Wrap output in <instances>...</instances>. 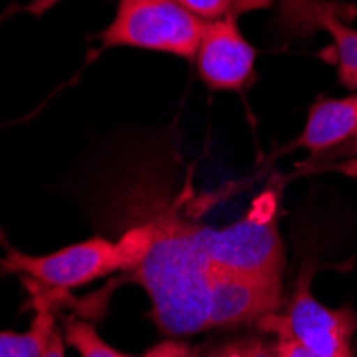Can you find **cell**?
I'll return each mask as SVG.
<instances>
[{
  "label": "cell",
  "mask_w": 357,
  "mask_h": 357,
  "mask_svg": "<svg viewBox=\"0 0 357 357\" xmlns=\"http://www.w3.org/2000/svg\"><path fill=\"white\" fill-rule=\"evenodd\" d=\"M41 357H64V338H62V334L58 330L52 334V338H50V342H47Z\"/></svg>",
  "instance_id": "16"
},
{
  "label": "cell",
  "mask_w": 357,
  "mask_h": 357,
  "mask_svg": "<svg viewBox=\"0 0 357 357\" xmlns=\"http://www.w3.org/2000/svg\"><path fill=\"white\" fill-rule=\"evenodd\" d=\"M280 304V287L210 266L208 328H227L264 319Z\"/></svg>",
  "instance_id": "6"
},
{
  "label": "cell",
  "mask_w": 357,
  "mask_h": 357,
  "mask_svg": "<svg viewBox=\"0 0 357 357\" xmlns=\"http://www.w3.org/2000/svg\"><path fill=\"white\" fill-rule=\"evenodd\" d=\"M0 266L3 272L24 274L47 289H75L124 270L118 244L107 238H90L41 257L7 248V257Z\"/></svg>",
  "instance_id": "4"
},
{
  "label": "cell",
  "mask_w": 357,
  "mask_h": 357,
  "mask_svg": "<svg viewBox=\"0 0 357 357\" xmlns=\"http://www.w3.org/2000/svg\"><path fill=\"white\" fill-rule=\"evenodd\" d=\"M317 22L332 37L340 84L349 90H357V28H349L334 15L323 11H319Z\"/></svg>",
  "instance_id": "10"
},
{
  "label": "cell",
  "mask_w": 357,
  "mask_h": 357,
  "mask_svg": "<svg viewBox=\"0 0 357 357\" xmlns=\"http://www.w3.org/2000/svg\"><path fill=\"white\" fill-rule=\"evenodd\" d=\"M154 222V240L133 278L146 289L158 330L192 336L208 330L210 264L188 236V225L174 218Z\"/></svg>",
  "instance_id": "1"
},
{
  "label": "cell",
  "mask_w": 357,
  "mask_h": 357,
  "mask_svg": "<svg viewBox=\"0 0 357 357\" xmlns=\"http://www.w3.org/2000/svg\"><path fill=\"white\" fill-rule=\"evenodd\" d=\"M62 338L69 347H73L79 353V357H133L109 347L90 323L79 321V319H69L64 323Z\"/></svg>",
  "instance_id": "11"
},
{
  "label": "cell",
  "mask_w": 357,
  "mask_h": 357,
  "mask_svg": "<svg viewBox=\"0 0 357 357\" xmlns=\"http://www.w3.org/2000/svg\"><path fill=\"white\" fill-rule=\"evenodd\" d=\"M255 50L238 28L236 15L208 24L197 50V71L212 90H242L255 71Z\"/></svg>",
  "instance_id": "5"
},
{
  "label": "cell",
  "mask_w": 357,
  "mask_h": 357,
  "mask_svg": "<svg viewBox=\"0 0 357 357\" xmlns=\"http://www.w3.org/2000/svg\"><path fill=\"white\" fill-rule=\"evenodd\" d=\"M278 344H276V357H317L308 347H304L294 334L289 332V328L284 326V321L278 323Z\"/></svg>",
  "instance_id": "14"
},
{
  "label": "cell",
  "mask_w": 357,
  "mask_h": 357,
  "mask_svg": "<svg viewBox=\"0 0 357 357\" xmlns=\"http://www.w3.org/2000/svg\"><path fill=\"white\" fill-rule=\"evenodd\" d=\"M176 3L206 22H214L229 15L238 17L242 9L250 7L246 5V0H176Z\"/></svg>",
  "instance_id": "12"
},
{
  "label": "cell",
  "mask_w": 357,
  "mask_h": 357,
  "mask_svg": "<svg viewBox=\"0 0 357 357\" xmlns=\"http://www.w3.org/2000/svg\"><path fill=\"white\" fill-rule=\"evenodd\" d=\"M188 236L210 266L280 287L284 252L270 216L248 214L220 229L188 225Z\"/></svg>",
  "instance_id": "3"
},
{
  "label": "cell",
  "mask_w": 357,
  "mask_h": 357,
  "mask_svg": "<svg viewBox=\"0 0 357 357\" xmlns=\"http://www.w3.org/2000/svg\"><path fill=\"white\" fill-rule=\"evenodd\" d=\"M142 357H199V353L192 347L178 342V340H163L148 349Z\"/></svg>",
  "instance_id": "15"
},
{
  "label": "cell",
  "mask_w": 357,
  "mask_h": 357,
  "mask_svg": "<svg viewBox=\"0 0 357 357\" xmlns=\"http://www.w3.org/2000/svg\"><path fill=\"white\" fill-rule=\"evenodd\" d=\"M208 24L176 0H118L112 24L101 32V43L195 58Z\"/></svg>",
  "instance_id": "2"
},
{
  "label": "cell",
  "mask_w": 357,
  "mask_h": 357,
  "mask_svg": "<svg viewBox=\"0 0 357 357\" xmlns=\"http://www.w3.org/2000/svg\"><path fill=\"white\" fill-rule=\"evenodd\" d=\"M54 332V314L39 310L26 332H0V357H41Z\"/></svg>",
  "instance_id": "9"
},
{
  "label": "cell",
  "mask_w": 357,
  "mask_h": 357,
  "mask_svg": "<svg viewBox=\"0 0 357 357\" xmlns=\"http://www.w3.org/2000/svg\"><path fill=\"white\" fill-rule=\"evenodd\" d=\"M357 137V94L344 99H321L310 107L296 148H306L314 156Z\"/></svg>",
  "instance_id": "8"
},
{
  "label": "cell",
  "mask_w": 357,
  "mask_h": 357,
  "mask_svg": "<svg viewBox=\"0 0 357 357\" xmlns=\"http://www.w3.org/2000/svg\"><path fill=\"white\" fill-rule=\"evenodd\" d=\"M206 357H276V349L264 344L261 340L246 338V340H234L229 344H225Z\"/></svg>",
  "instance_id": "13"
},
{
  "label": "cell",
  "mask_w": 357,
  "mask_h": 357,
  "mask_svg": "<svg viewBox=\"0 0 357 357\" xmlns=\"http://www.w3.org/2000/svg\"><path fill=\"white\" fill-rule=\"evenodd\" d=\"M328 156H332V158H338V156H357V137H353V139H349V142H344V144L328 150Z\"/></svg>",
  "instance_id": "17"
},
{
  "label": "cell",
  "mask_w": 357,
  "mask_h": 357,
  "mask_svg": "<svg viewBox=\"0 0 357 357\" xmlns=\"http://www.w3.org/2000/svg\"><path fill=\"white\" fill-rule=\"evenodd\" d=\"M282 321L317 357H351V336L357 328V317L349 308L332 310L319 304L308 284H300Z\"/></svg>",
  "instance_id": "7"
}]
</instances>
